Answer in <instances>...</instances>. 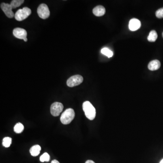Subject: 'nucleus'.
I'll list each match as a JSON object with an SVG mask.
<instances>
[{
  "instance_id": "nucleus-20",
  "label": "nucleus",
  "mask_w": 163,
  "mask_h": 163,
  "mask_svg": "<svg viewBox=\"0 0 163 163\" xmlns=\"http://www.w3.org/2000/svg\"><path fill=\"white\" fill-rule=\"evenodd\" d=\"M85 163H95L93 160H88L85 162Z\"/></svg>"
},
{
  "instance_id": "nucleus-14",
  "label": "nucleus",
  "mask_w": 163,
  "mask_h": 163,
  "mask_svg": "<svg viewBox=\"0 0 163 163\" xmlns=\"http://www.w3.org/2000/svg\"><path fill=\"white\" fill-rule=\"evenodd\" d=\"M24 126L20 122L17 123L14 127V132L18 134L21 133L24 131Z\"/></svg>"
},
{
  "instance_id": "nucleus-23",
  "label": "nucleus",
  "mask_w": 163,
  "mask_h": 163,
  "mask_svg": "<svg viewBox=\"0 0 163 163\" xmlns=\"http://www.w3.org/2000/svg\"><path fill=\"white\" fill-rule=\"evenodd\" d=\"M160 163H163V159H162V160H161V161H160Z\"/></svg>"
},
{
  "instance_id": "nucleus-5",
  "label": "nucleus",
  "mask_w": 163,
  "mask_h": 163,
  "mask_svg": "<svg viewBox=\"0 0 163 163\" xmlns=\"http://www.w3.org/2000/svg\"><path fill=\"white\" fill-rule=\"evenodd\" d=\"M37 13L40 17L43 19H46L50 16L49 9L45 4H41L39 6L37 9Z\"/></svg>"
},
{
  "instance_id": "nucleus-3",
  "label": "nucleus",
  "mask_w": 163,
  "mask_h": 163,
  "mask_svg": "<svg viewBox=\"0 0 163 163\" xmlns=\"http://www.w3.org/2000/svg\"><path fill=\"white\" fill-rule=\"evenodd\" d=\"M31 14V10L29 8L25 7L18 10L15 14V19L18 21H22L27 18Z\"/></svg>"
},
{
  "instance_id": "nucleus-18",
  "label": "nucleus",
  "mask_w": 163,
  "mask_h": 163,
  "mask_svg": "<svg viewBox=\"0 0 163 163\" xmlns=\"http://www.w3.org/2000/svg\"><path fill=\"white\" fill-rule=\"evenodd\" d=\"M40 159L41 162H49L50 160V156L47 153H45L41 156Z\"/></svg>"
},
{
  "instance_id": "nucleus-13",
  "label": "nucleus",
  "mask_w": 163,
  "mask_h": 163,
  "mask_svg": "<svg viewBox=\"0 0 163 163\" xmlns=\"http://www.w3.org/2000/svg\"><path fill=\"white\" fill-rule=\"evenodd\" d=\"M158 35L156 31L153 30L150 32L149 35L148 36V40L150 42H155L157 39Z\"/></svg>"
},
{
  "instance_id": "nucleus-4",
  "label": "nucleus",
  "mask_w": 163,
  "mask_h": 163,
  "mask_svg": "<svg viewBox=\"0 0 163 163\" xmlns=\"http://www.w3.org/2000/svg\"><path fill=\"white\" fill-rule=\"evenodd\" d=\"M83 77L81 75H74L68 79L67 81V85L70 87L77 86L83 83Z\"/></svg>"
},
{
  "instance_id": "nucleus-11",
  "label": "nucleus",
  "mask_w": 163,
  "mask_h": 163,
  "mask_svg": "<svg viewBox=\"0 0 163 163\" xmlns=\"http://www.w3.org/2000/svg\"><path fill=\"white\" fill-rule=\"evenodd\" d=\"M160 62L158 60H154L151 61L149 64L148 67L149 70L151 71H155L158 70L160 68Z\"/></svg>"
},
{
  "instance_id": "nucleus-21",
  "label": "nucleus",
  "mask_w": 163,
  "mask_h": 163,
  "mask_svg": "<svg viewBox=\"0 0 163 163\" xmlns=\"http://www.w3.org/2000/svg\"><path fill=\"white\" fill-rule=\"evenodd\" d=\"M51 163H60L59 162H58V160H56V159H54V160H52V161H51Z\"/></svg>"
},
{
  "instance_id": "nucleus-19",
  "label": "nucleus",
  "mask_w": 163,
  "mask_h": 163,
  "mask_svg": "<svg viewBox=\"0 0 163 163\" xmlns=\"http://www.w3.org/2000/svg\"><path fill=\"white\" fill-rule=\"evenodd\" d=\"M156 16L158 18H163V7L158 10L156 12Z\"/></svg>"
},
{
  "instance_id": "nucleus-1",
  "label": "nucleus",
  "mask_w": 163,
  "mask_h": 163,
  "mask_svg": "<svg viewBox=\"0 0 163 163\" xmlns=\"http://www.w3.org/2000/svg\"><path fill=\"white\" fill-rule=\"evenodd\" d=\"M83 109L86 117L90 120L94 119L96 114V111L94 107L89 101L84 102L83 104Z\"/></svg>"
},
{
  "instance_id": "nucleus-16",
  "label": "nucleus",
  "mask_w": 163,
  "mask_h": 163,
  "mask_svg": "<svg viewBox=\"0 0 163 163\" xmlns=\"http://www.w3.org/2000/svg\"><path fill=\"white\" fill-rule=\"evenodd\" d=\"M11 142H12V138L10 137H5L2 141V146L5 147H9L11 145Z\"/></svg>"
},
{
  "instance_id": "nucleus-8",
  "label": "nucleus",
  "mask_w": 163,
  "mask_h": 163,
  "mask_svg": "<svg viewBox=\"0 0 163 163\" xmlns=\"http://www.w3.org/2000/svg\"><path fill=\"white\" fill-rule=\"evenodd\" d=\"M13 34L17 39L24 40L25 38H27V32L22 28H15L13 30Z\"/></svg>"
},
{
  "instance_id": "nucleus-2",
  "label": "nucleus",
  "mask_w": 163,
  "mask_h": 163,
  "mask_svg": "<svg viewBox=\"0 0 163 163\" xmlns=\"http://www.w3.org/2000/svg\"><path fill=\"white\" fill-rule=\"evenodd\" d=\"M75 117V112L72 108L66 109L61 115L60 120L64 125H68L70 123Z\"/></svg>"
},
{
  "instance_id": "nucleus-17",
  "label": "nucleus",
  "mask_w": 163,
  "mask_h": 163,
  "mask_svg": "<svg viewBox=\"0 0 163 163\" xmlns=\"http://www.w3.org/2000/svg\"><path fill=\"white\" fill-rule=\"evenodd\" d=\"M101 53L103 55H105L106 56L108 57V58L112 57V56L113 55V52L110 49H109L107 48H104L102 49L101 50Z\"/></svg>"
},
{
  "instance_id": "nucleus-15",
  "label": "nucleus",
  "mask_w": 163,
  "mask_h": 163,
  "mask_svg": "<svg viewBox=\"0 0 163 163\" xmlns=\"http://www.w3.org/2000/svg\"><path fill=\"white\" fill-rule=\"evenodd\" d=\"M24 2V0H13L10 2V5L12 7V9H15L19 7Z\"/></svg>"
},
{
  "instance_id": "nucleus-6",
  "label": "nucleus",
  "mask_w": 163,
  "mask_h": 163,
  "mask_svg": "<svg viewBox=\"0 0 163 163\" xmlns=\"http://www.w3.org/2000/svg\"><path fill=\"white\" fill-rule=\"evenodd\" d=\"M64 106L62 103L58 102H54L50 107V112L54 117L58 116L63 110Z\"/></svg>"
},
{
  "instance_id": "nucleus-10",
  "label": "nucleus",
  "mask_w": 163,
  "mask_h": 163,
  "mask_svg": "<svg viewBox=\"0 0 163 163\" xmlns=\"http://www.w3.org/2000/svg\"><path fill=\"white\" fill-rule=\"evenodd\" d=\"M93 13L96 16H102L105 14L106 9L102 6H97L93 9Z\"/></svg>"
},
{
  "instance_id": "nucleus-7",
  "label": "nucleus",
  "mask_w": 163,
  "mask_h": 163,
  "mask_svg": "<svg viewBox=\"0 0 163 163\" xmlns=\"http://www.w3.org/2000/svg\"><path fill=\"white\" fill-rule=\"evenodd\" d=\"M1 8L8 17L12 18L13 17L15 16L14 12L12 11V7H11L10 4L5 3H1Z\"/></svg>"
},
{
  "instance_id": "nucleus-9",
  "label": "nucleus",
  "mask_w": 163,
  "mask_h": 163,
  "mask_svg": "<svg viewBox=\"0 0 163 163\" xmlns=\"http://www.w3.org/2000/svg\"><path fill=\"white\" fill-rule=\"evenodd\" d=\"M141 22L140 20L136 18H133L130 20L129 23V29L131 31H134L140 29Z\"/></svg>"
},
{
  "instance_id": "nucleus-12",
  "label": "nucleus",
  "mask_w": 163,
  "mask_h": 163,
  "mask_svg": "<svg viewBox=\"0 0 163 163\" xmlns=\"http://www.w3.org/2000/svg\"><path fill=\"white\" fill-rule=\"evenodd\" d=\"M41 150V147L39 145H36L33 146L30 149V152L33 156H37L40 154Z\"/></svg>"
},
{
  "instance_id": "nucleus-22",
  "label": "nucleus",
  "mask_w": 163,
  "mask_h": 163,
  "mask_svg": "<svg viewBox=\"0 0 163 163\" xmlns=\"http://www.w3.org/2000/svg\"><path fill=\"white\" fill-rule=\"evenodd\" d=\"M27 38H25V39H24V40L25 41V42H26V41H27Z\"/></svg>"
},
{
  "instance_id": "nucleus-24",
  "label": "nucleus",
  "mask_w": 163,
  "mask_h": 163,
  "mask_svg": "<svg viewBox=\"0 0 163 163\" xmlns=\"http://www.w3.org/2000/svg\"><path fill=\"white\" fill-rule=\"evenodd\" d=\"M162 36H163V34H162Z\"/></svg>"
}]
</instances>
